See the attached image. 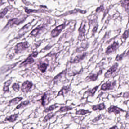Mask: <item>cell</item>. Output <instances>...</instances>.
I'll list each match as a JSON object with an SVG mask.
<instances>
[{
  "label": "cell",
  "instance_id": "6da1fadb",
  "mask_svg": "<svg viewBox=\"0 0 129 129\" xmlns=\"http://www.w3.org/2000/svg\"><path fill=\"white\" fill-rule=\"evenodd\" d=\"M52 99L51 97L49 96V94L47 92H46L44 93L43 96L41 97V100H40L41 105L42 106L44 107L46 105H47L50 103Z\"/></svg>",
  "mask_w": 129,
  "mask_h": 129
},
{
  "label": "cell",
  "instance_id": "7a4b0ae2",
  "mask_svg": "<svg viewBox=\"0 0 129 129\" xmlns=\"http://www.w3.org/2000/svg\"><path fill=\"white\" fill-rule=\"evenodd\" d=\"M33 86V83L31 82L28 81H25L22 85V91L24 93H27L31 91Z\"/></svg>",
  "mask_w": 129,
  "mask_h": 129
},
{
  "label": "cell",
  "instance_id": "3957f363",
  "mask_svg": "<svg viewBox=\"0 0 129 129\" xmlns=\"http://www.w3.org/2000/svg\"><path fill=\"white\" fill-rule=\"evenodd\" d=\"M116 81H113L112 82H107L103 84L102 85L100 90L103 91L112 90L114 88V87L116 85Z\"/></svg>",
  "mask_w": 129,
  "mask_h": 129
},
{
  "label": "cell",
  "instance_id": "277c9868",
  "mask_svg": "<svg viewBox=\"0 0 129 129\" xmlns=\"http://www.w3.org/2000/svg\"><path fill=\"white\" fill-rule=\"evenodd\" d=\"M65 26H66L65 24L64 23L62 25L57 27L51 31V36L53 37H55L58 36L60 33L61 32L62 30L64 29Z\"/></svg>",
  "mask_w": 129,
  "mask_h": 129
},
{
  "label": "cell",
  "instance_id": "5b68a950",
  "mask_svg": "<svg viewBox=\"0 0 129 129\" xmlns=\"http://www.w3.org/2000/svg\"><path fill=\"white\" fill-rule=\"evenodd\" d=\"M28 47L29 46L27 42L20 43L15 47V51L16 53H20L21 52L26 50L28 48Z\"/></svg>",
  "mask_w": 129,
  "mask_h": 129
},
{
  "label": "cell",
  "instance_id": "8992f818",
  "mask_svg": "<svg viewBox=\"0 0 129 129\" xmlns=\"http://www.w3.org/2000/svg\"><path fill=\"white\" fill-rule=\"evenodd\" d=\"M108 112L109 113H114L116 114H119L121 112H125V111L122 109V108L117 107V106L111 105L108 108Z\"/></svg>",
  "mask_w": 129,
  "mask_h": 129
},
{
  "label": "cell",
  "instance_id": "52a82bcc",
  "mask_svg": "<svg viewBox=\"0 0 129 129\" xmlns=\"http://www.w3.org/2000/svg\"><path fill=\"white\" fill-rule=\"evenodd\" d=\"M118 63H116L105 74V78H109L115 72L118 67Z\"/></svg>",
  "mask_w": 129,
  "mask_h": 129
},
{
  "label": "cell",
  "instance_id": "ba28073f",
  "mask_svg": "<svg viewBox=\"0 0 129 129\" xmlns=\"http://www.w3.org/2000/svg\"><path fill=\"white\" fill-rule=\"evenodd\" d=\"M119 45V44L118 43L114 42L112 44L108 47L107 48V50H106V52H105L106 54H110V53L115 51L118 48Z\"/></svg>",
  "mask_w": 129,
  "mask_h": 129
},
{
  "label": "cell",
  "instance_id": "9c48e42d",
  "mask_svg": "<svg viewBox=\"0 0 129 129\" xmlns=\"http://www.w3.org/2000/svg\"><path fill=\"white\" fill-rule=\"evenodd\" d=\"M70 87L69 86H64L62 88L61 90L58 92L57 94V97L61 96H63L64 97L70 91Z\"/></svg>",
  "mask_w": 129,
  "mask_h": 129
},
{
  "label": "cell",
  "instance_id": "30bf717a",
  "mask_svg": "<svg viewBox=\"0 0 129 129\" xmlns=\"http://www.w3.org/2000/svg\"><path fill=\"white\" fill-rule=\"evenodd\" d=\"M102 73V71H100L96 74L92 73L89 75L86 78V81H95L98 79V75Z\"/></svg>",
  "mask_w": 129,
  "mask_h": 129
},
{
  "label": "cell",
  "instance_id": "8fae6325",
  "mask_svg": "<svg viewBox=\"0 0 129 129\" xmlns=\"http://www.w3.org/2000/svg\"><path fill=\"white\" fill-rule=\"evenodd\" d=\"M92 110L94 111L99 110H104L106 108V106L103 103L98 104L97 105H93L92 106Z\"/></svg>",
  "mask_w": 129,
  "mask_h": 129
},
{
  "label": "cell",
  "instance_id": "7c38bea8",
  "mask_svg": "<svg viewBox=\"0 0 129 129\" xmlns=\"http://www.w3.org/2000/svg\"><path fill=\"white\" fill-rule=\"evenodd\" d=\"M19 114H14L11 115L10 116H8L7 117H6L5 119L4 120L5 121H8L9 122H14L17 120V119L18 117Z\"/></svg>",
  "mask_w": 129,
  "mask_h": 129
},
{
  "label": "cell",
  "instance_id": "4fadbf2b",
  "mask_svg": "<svg viewBox=\"0 0 129 129\" xmlns=\"http://www.w3.org/2000/svg\"><path fill=\"white\" fill-rule=\"evenodd\" d=\"M23 99V98L22 97H16L13 99L10 100L9 102V106H11L16 105L20 101H21Z\"/></svg>",
  "mask_w": 129,
  "mask_h": 129
},
{
  "label": "cell",
  "instance_id": "5bb4252c",
  "mask_svg": "<svg viewBox=\"0 0 129 129\" xmlns=\"http://www.w3.org/2000/svg\"><path fill=\"white\" fill-rule=\"evenodd\" d=\"M100 85L97 86L95 87H94L93 88L91 89H89L87 91L85 92V93L87 94L88 96L89 97H93L94 95L96 93L98 89V87Z\"/></svg>",
  "mask_w": 129,
  "mask_h": 129
},
{
  "label": "cell",
  "instance_id": "9a60e30c",
  "mask_svg": "<svg viewBox=\"0 0 129 129\" xmlns=\"http://www.w3.org/2000/svg\"><path fill=\"white\" fill-rule=\"evenodd\" d=\"M86 55V53H85L82 54V55H79L76 56V57L75 58H74L73 60L72 61V62H71L72 63H78L80 61L82 60L84 58Z\"/></svg>",
  "mask_w": 129,
  "mask_h": 129
},
{
  "label": "cell",
  "instance_id": "2e32d148",
  "mask_svg": "<svg viewBox=\"0 0 129 129\" xmlns=\"http://www.w3.org/2000/svg\"><path fill=\"white\" fill-rule=\"evenodd\" d=\"M44 26H40L37 27L30 34L34 36H37L38 34H39V32L44 29Z\"/></svg>",
  "mask_w": 129,
  "mask_h": 129
},
{
  "label": "cell",
  "instance_id": "e0dca14e",
  "mask_svg": "<svg viewBox=\"0 0 129 129\" xmlns=\"http://www.w3.org/2000/svg\"><path fill=\"white\" fill-rule=\"evenodd\" d=\"M77 12H79L80 13L84 14V13H86V11H85L81 10L78 9H75L74 10H72V11H68V12L66 13H65V14H63L62 16H67L68 14H72V13H76Z\"/></svg>",
  "mask_w": 129,
  "mask_h": 129
},
{
  "label": "cell",
  "instance_id": "ac0fdd59",
  "mask_svg": "<svg viewBox=\"0 0 129 129\" xmlns=\"http://www.w3.org/2000/svg\"><path fill=\"white\" fill-rule=\"evenodd\" d=\"M30 104V101L29 100H26L23 102H21L20 104H19V105H18L16 107V109H22L29 105Z\"/></svg>",
  "mask_w": 129,
  "mask_h": 129
},
{
  "label": "cell",
  "instance_id": "d6986e66",
  "mask_svg": "<svg viewBox=\"0 0 129 129\" xmlns=\"http://www.w3.org/2000/svg\"><path fill=\"white\" fill-rule=\"evenodd\" d=\"M48 64L45 63H40L38 65V69L42 73H44L47 69Z\"/></svg>",
  "mask_w": 129,
  "mask_h": 129
},
{
  "label": "cell",
  "instance_id": "ffe728a7",
  "mask_svg": "<svg viewBox=\"0 0 129 129\" xmlns=\"http://www.w3.org/2000/svg\"><path fill=\"white\" fill-rule=\"evenodd\" d=\"M12 81V80H9L5 82V83L4 84V87H3V91L4 92H9V86L11 84Z\"/></svg>",
  "mask_w": 129,
  "mask_h": 129
},
{
  "label": "cell",
  "instance_id": "44dd1931",
  "mask_svg": "<svg viewBox=\"0 0 129 129\" xmlns=\"http://www.w3.org/2000/svg\"><path fill=\"white\" fill-rule=\"evenodd\" d=\"M58 107H59V106L57 105L56 104H54L53 105H51V106H49V107L45 108V110H44V112H45V113H47V112L51 111L54 110L56 109Z\"/></svg>",
  "mask_w": 129,
  "mask_h": 129
},
{
  "label": "cell",
  "instance_id": "7402d4cb",
  "mask_svg": "<svg viewBox=\"0 0 129 129\" xmlns=\"http://www.w3.org/2000/svg\"><path fill=\"white\" fill-rule=\"evenodd\" d=\"M34 62V60L32 58V56L31 55H30L29 56V57L27 58L25 61H24L22 64V65L23 66H25V65H27L28 64H30Z\"/></svg>",
  "mask_w": 129,
  "mask_h": 129
},
{
  "label": "cell",
  "instance_id": "603a6c76",
  "mask_svg": "<svg viewBox=\"0 0 129 129\" xmlns=\"http://www.w3.org/2000/svg\"><path fill=\"white\" fill-rule=\"evenodd\" d=\"M91 112L88 110H85L84 109H80L79 110L76 111V114L80 115H85L88 113H90Z\"/></svg>",
  "mask_w": 129,
  "mask_h": 129
},
{
  "label": "cell",
  "instance_id": "cb8c5ba5",
  "mask_svg": "<svg viewBox=\"0 0 129 129\" xmlns=\"http://www.w3.org/2000/svg\"><path fill=\"white\" fill-rule=\"evenodd\" d=\"M55 115V114L53 112H50L47 115L45 116L43 120V122L44 123H46L48 122V121L52 119L53 117H54Z\"/></svg>",
  "mask_w": 129,
  "mask_h": 129
},
{
  "label": "cell",
  "instance_id": "d4e9b609",
  "mask_svg": "<svg viewBox=\"0 0 129 129\" xmlns=\"http://www.w3.org/2000/svg\"><path fill=\"white\" fill-rule=\"evenodd\" d=\"M122 7L127 11H129V0H123L120 2Z\"/></svg>",
  "mask_w": 129,
  "mask_h": 129
},
{
  "label": "cell",
  "instance_id": "484cf974",
  "mask_svg": "<svg viewBox=\"0 0 129 129\" xmlns=\"http://www.w3.org/2000/svg\"><path fill=\"white\" fill-rule=\"evenodd\" d=\"M72 110V108L68 106H65L61 107L58 112H64Z\"/></svg>",
  "mask_w": 129,
  "mask_h": 129
},
{
  "label": "cell",
  "instance_id": "4316f807",
  "mask_svg": "<svg viewBox=\"0 0 129 129\" xmlns=\"http://www.w3.org/2000/svg\"><path fill=\"white\" fill-rule=\"evenodd\" d=\"M21 22L18 19H13L9 21V23L7 25L6 27H8L10 26H11L14 24H18Z\"/></svg>",
  "mask_w": 129,
  "mask_h": 129
},
{
  "label": "cell",
  "instance_id": "83f0119b",
  "mask_svg": "<svg viewBox=\"0 0 129 129\" xmlns=\"http://www.w3.org/2000/svg\"><path fill=\"white\" fill-rule=\"evenodd\" d=\"M79 31V36L80 38H82L83 37H84V35L85 32V29L84 26H83L82 27H80Z\"/></svg>",
  "mask_w": 129,
  "mask_h": 129
},
{
  "label": "cell",
  "instance_id": "f1b7e54d",
  "mask_svg": "<svg viewBox=\"0 0 129 129\" xmlns=\"http://www.w3.org/2000/svg\"><path fill=\"white\" fill-rule=\"evenodd\" d=\"M12 88L13 90L16 92L19 91L20 89L19 85L18 84L15 83L13 84V85H12Z\"/></svg>",
  "mask_w": 129,
  "mask_h": 129
},
{
  "label": "cell",
  "instance_id": "f546056e",
  "mask_svg": "<svg viewBox=\"0 0 129 129\" xmlns=\"http://www.w3.org/2000/svg\"><path fill=\"white\" fill-rule=\"evenodd\" d=\"M125 52H124V53H123L122 54L120 55H117V56H116V60L117 61H120L122 59L123 57L125 55Z\"/></svg>",
  "mask_w": 129,
  "mask_h": 129
},
{
  "label": "cell",
  "instance_id": "4dcf8cb0",
  "mask_svg": "<svg viewBox=\"0 0 129 129\" xmlns=\"http://www.w3.org/2000/svg\"><path fill=\"white\" fill-rule=\"evenodd\" d=\"M102 117V115L100 114V115H98V116H97V117H95L93 120L92 122H98V121L101 119Z\"/></svg>",
  "mask_w": 129,
  "mask_h": 129
},
{
  "label": "cell",
  "instance_id": "1f68e13d",
  "mask_svg": "<svg viewBox=\"0 0 129 129\" xmlns=\"http://www.w3.org/2000/svg\"><path fill=\"white\" fill-rule=\"evenodd\" d=\"M128 31L126 30L125 32H124V33L122 35V38L123 39H125V40H126V38H127L128 37Z\"/></svg>",
  "mask_w": 129,
  "mask_h": 129
},
{
  "label": "cell",
  "instance_id": "d6a6232c",
  "mask_svg": "<svg viewBox=\"0 0 129 129\" xmlns=\"http://www.w3.org/2000/svg\"><path fill=\"white\" fill-rule=\"evenodd\" d=\"M7 11L8 10L7 9H5L3 10V11L0 12V18H3L4 16H5V14L7 13Z\"/></svg>",
  "mask_w": 129,
  "mask_h": 129
},
{
  "label": "cell",
  "instance_id": "836d02e7",
  "mask_svg": "<svg viewBox=\"0 0 129 129\" xmlns=\"http://www.w3.org/2000/svg\"><path fill=\"white\" fill-rule=\"evenodd\" d=\"M103 9H104V8H103V6H101L99 7H98L96 11L97 12H98V11H103Z\"/></svg>",
  "mask_w": 129,
  "mask_h": 129
},
{
  "label": "cell",
  "instance_id": "e575fe53",
  "mask_svg": "<svg viewBox=\"0 0 129 129\" xmlns=\"http://www.w3.org/2000/svg\"><path fill=\"white\" fill-rule=\"evenodd\" d=\"M98 25H96L95 26L94 28H93V30L92 31V32H93V33L94 34V33H95L97 31V30L98 29Z\"/></svg>",
  "mask_w": 129,
  "mask_h": 129
},
{
  "label": "cell",
  "instance_id": "d590c367",
  "mask_svg": "<svg viewBox=\"0 0 129 129\" xmlns=\"http://www.w3.org/2000/svg\"><path fill=\"white\" fill-rule=\"evenodd\" d=\"M123 97L124 98L129 97V92L125 93L123 95Z\"/></svg>",
  "mask_w": 129,
  "mask_h": 129
},
{
  "label": "cell",
  "instance_id": "8d00e7d4",
  "mask_svg": "<svg viewBox=\"0 0 129 129\" xmlns=\"http://www.w3.org/2000/svg\"><path fill=\"white\" fill-rule=\"evenodd\" d=\"M38 54V52H33V53H32V54H31V55L32 57H34L36 58V57L37 56Z\"/></svg>",
  "mask_w": 129,
  "mask_h": 129
},
{
  "label": "cell",
  "instance_id": "74e56055",
  "mask_svg": "<svg viewBox=\"0 0 129 129\" xmlns=\"http://www.w3.org/2000/svg\"><path fill=\"white\" fill-rule=\"evenodd\" d=\"M109 129H118V127H117V126H112V127L110 128Z\"/></svg>",
  "mask_w": 129,
  "mask_h": 129
},
{
  "label": "cell",
  "instance_id": "f35d334b",
  "mask_svg": "<svg viewBox=\"0 0 129 129\" xmlns=\"http://www.w3.org/2000/svg\"><path fill=\"white\" fill-rule=\"evenodd\" d=\"M129 116V111L128 112H127V113L126 114V115H125V117H128Z\"/></svg>",
  "mask_w": 129,
  "mask_h": 129
},
{
  "label": "cell",
  "instance_id": "ab89813d",
  "mask_svg": "<svg viewBox=\"0 0 129 129\" xmlns=\"http://www.w3.org/2000/svg\"><path fill=\"white\" fill-rule=\"evenodd\" d=\"M126 56H128V57H129V50L128 51V52H127V53H126Z\"/></svg>",
  "mask_w": 129,
  "mask_h": 129
}]
</instances>
